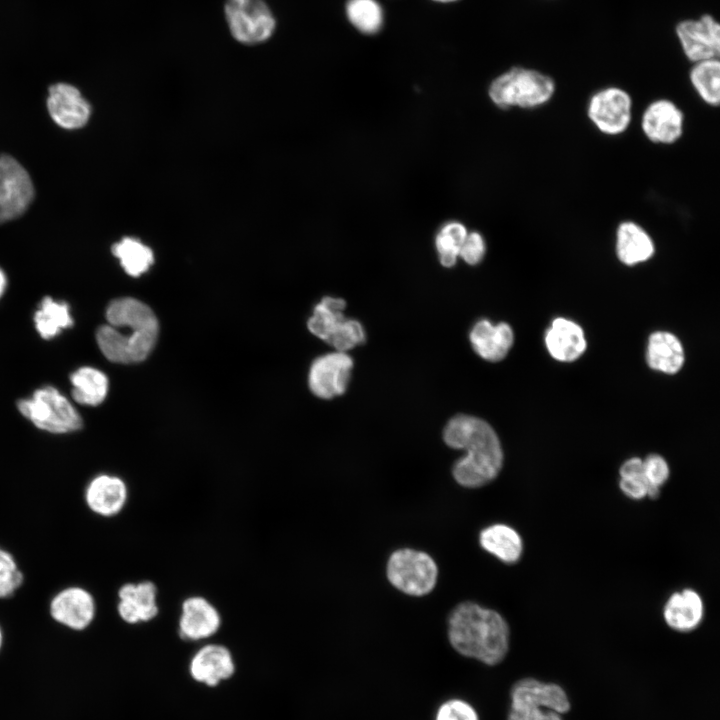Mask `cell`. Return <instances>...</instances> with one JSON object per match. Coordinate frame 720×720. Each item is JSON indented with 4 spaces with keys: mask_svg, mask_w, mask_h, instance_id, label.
Here are the masks:
<instances>
[{
    "mask_svg": "<svg viewBox=\"0 0 720 720\" xmlns=\"http://www.w3.org/2000/svg\"><path fill=\"white\" fill-rule=\"evenodd\" d=\"M108 324L98 328L96 340L110 361L131 364L143 361L152 351L159 331L154 312L143 302L118 298L106 309Z\"/></svg>",
    "mask_w": 720,
    "mask_h": 720,
    "instance_id": "obj_1",
    "label": "cell"
},
{
    "mask_svg": "<svg viewBox=\"0 0 720 720\" xmlns=\"http://www.w3.org/2000/svg\"><path fill=\"white\" fill-rule=\"evenodd\" d=\"M445 443L467 454L453 466L455 480L464 487L483 486L497 477L503 465V451L493 428L485 421L458 415L446 425Z\"/></svg>",
    "mask_w": 720,
    "mask_h": 720,
    "instance_id": "obj_2",
    "label": "cell"
},
{
    "mask_svg": "<svg viewBox=\"0 0 720 720\" xmlns=\"http://www.w3.org/2000/svg\"><path fill=\"white\" fill-rule=\"evenodd\" d=\"M448 637L461 655L487 665H496L509 649V627L496 611L472 602L453 609L448 621Z\"/></svg>",
    "mask_w": 720,
    "mask_h": 720,
    "instance_id": "obj_3",
    "label": "cell"
},
{
    "mask_svg": "<svg viewBox=\"0 0 720 720\" xmlns=\"http://www.w3.org/2000/svg\"><path fill=\"white\" fill-rule=\"evenodd\" d=\"M556 90L554 80L534 69L513 67L496 77L489 86V97L502 109H533L548 103Z\"/></svg>",
    "mask_w": 720,
    "mask_h": 720,
    "instance_id": "obj_4",
    "label": "cell"
},
{
    "mask_svg": "<svg viewBox=\"0 0 720 720\" xmlns=\"http://www.w3.org/2000/svg\"><path fill=\"white\" fill-rule=\"evenodd\" d=\"M17 407L37 428L50 433L73 432L83 424L72 403L52 386L37 389L30 398L18 401Z\"/></svg>",
    "mask_w": 720,
    "mask_h": 720,
    "instance_id": "obj_5",
    "label": "cell"
},
{
    "mask_svg": "<svg viewBox=\"0 0 720 720\" xmlns=\"http://www.w3.org/2000/svg\"><path fill=\"white\" fill-rule=\"evenodd\" d=\"M345 306L341 298L325 297L314 307L307 323L312 334L339 352H345L365 340L362 325L344 316Z\"/></svg>",
    "mask_w": 720,
    "mask_h": 720,
    "instance_id": "obj_6",
    "label": "cell"
},
{
    "mask_svg": "<svg viewBox=\"0 0 720 720\" xmlns=\"http://www.w3.org/2000/svg\"><path fill=\"white\" fill-rule=\"evenodd\" d=\"M437 573V566L428 554L412 549L395 551L387 564L390 583L413 596L429 593L436 584Z\"/></svg>",
    "mask_w": 720,
    "mask_h": 720,
    "instance_id": "obj_7",
    "label": "cell"
},
{
    "mask_svg": "<svg viewBox=\"0 0 720 720\" xmlns=\"http://www.w3.org/2000/svg\"><path fill=\"white\" fill-rule=\"evenodd\" d=\"M225 17L232 36L247 45L268 40L276 27L273 13L263 0H228Z\"/></svg>",
    "mask_w": 720,
    "mask_h": 720,
    "instance_id": "obj_8",
    "label": "cell"
},
{
    "mask_svg": "<svg viewBox=\"0 0 720 720\" xmlns=\"http://www.w3.org/2000/svg\"><path fill=\"white\" fill-rule=\"evenodd\" d=\"M633 102L630 94L619 87H606L595 92L587 105V116L603 134L618 136L629 127Z\"/></svg>",
    "mask_w": 720,
    "mask_h": 720,
    "instance_id": "obj_9",
    "label": "cell"
},
{
    "mask_svg": "<svg viewBox=\"0 0 720 720\" xmlns=\"http://www.w3.org/2000/svg\"><path fill=\"white\" fill-rule=\"evenodd\" d=\"M33 196V183L26 169L13 157L1 155L0 224L23 214Z\"/></svg>",
    "mask_w": 720,
    "mask_h": 720,
    "instance_id": "obj_10",
    "label": "cell"
},
{
    "mask_svg": "<svg viewBox=\"0 0 720 720\" xmlns=\"http://www.w3.org/2000/svg\"><path fill=\"white\" fill-rule=\"evenodd\" d=\"M96 610V600L92 593L77 585L61 589L49 603L51 618L73 631L87 629L95 619Z\"/></svg>",
    "mask_w": 720,
    "mask_h": 720,
    "instance_id": "obj_11",
    "label": "cell"
},
{
    "mask_svg": "<svg viewBox=\"0 0 720 720\" xmlns=\"http://www.w3.org/2000/svg\"><path fill=\"white\" fill-rule=\"evenodd\" d=\"M222 626L217 606L203 595H190L180 605L178 634L182 640L198 642L212 638Z\"/></svg>",
    "mask_w": 720,
    "mask_h": 720,
    "instance_id": "obj_12",
    "label": "cell"
},
{
    "mask_svg": "<svg viewBox=\"0 0 720 720\" xmlns=\"http://www.w3.org/2000/svg\"><path fill=\"white\" fill-rule=\"evenodd\" d=\"M676 34L685 56L692 62L718 58L720 54V26L714 17L705 14L699 19H687L676 26Z\"/></svg>",
    "mask_w": 720,
    "mask_h": 720,
    "instance_id": "obj_13",
    "label": "cell"
},
{
    "mask_svg": "<svg viewBox=\"0 0 720 720\" xmlns=\"http://www.w3.org/2000/svg\"><path fill=\"white\" fill-rule=\"evenodd\" d=\"M158 587L152 580L127 582L117 592L116 611L126 624L148 623L158 617Z\"/></svg>",
    "mask_w": 720,
    "mask_h": 720,
    "instance_id": "obj_14",
    "label": "cell"
},
{
    "mask_svg": "<svg viewBox=\"0 0 720 720\" xmlns=\"http://www.w3.org/2000/svg\"><path fill=\"white\" fill-rule=\"evenodd\" d=\"M353 366L345 352H333L317 358L311 365L308 383L319 398L330 399L345 392Z\"/></svg>",
    "mask_w": 720,
    "mask_h": 720,
    "instance_id": "obj_15",
    "label": "cell"
},
{
    "mask_svg": "<svg viewBox=\"0 0 720 720\" xmlns=\"http://www.w3.org/2000/svg\"><path fill=\"white\" fill-rule=\"evenodd\" d=\"M641 129L652 143L673 144L683 135L684 114L673 101L657 99L643 111Z\"/></svg>",
    "mask_w": 720,
    "mask_h": 720,
    "instance_id": "obj_16",
    "label": "cell"
},
{
    "mask_svg": "<svg viewBox=\"0 0 720 720\" xmlns=\"http://www.w3.org/2000/svg\"><path fill=\"white\" fill-rule=\"evenodd\" d=\"M129 488L119 476L101 473L94 476L84 490L88 509L103 518L119 515L128 503Z\"/></svg>",
    "mask_w": 720,
    "mask_h": 720,
    "instance_id": "obj_17",
    "label": "cell"
},
{
    "mask_svg": "<svg viewBox=\"0 0 720 720\" xmlns=\"http://www.w3.org/2000/svg\"><path fill=\"white\" fill-rule=\"evenodd\" d=\"M188 669L193 680L215 687L232 677L235 661L232 652L225 645L207 643L192 655Z\"/></svg>",
    "mask_w": 720,
    "mask_h": 720,
    "instance_id": "obj_18",
    "label": "cell"
},
{
    "mask_svg": "<svg viewBox=\"0 0 720 720\" xmlns=\"http://www.w3.org/2000/svg\"><path fill=\"white\" fill-rule=\"evenodd\" d=\"M47 108L53 121L65 129L83 127L91 114V107L80 91L67 83L49 88Z\"/></svg>",
    "mask_w": 720,
    "mask_h": 720,
    "instance_id": "obj_19",
    "label": "cell"
},
{
    "mask_svg": "<svg viewBox=\"0 0 720 720\" xmlns=\"http://www.w3.org/2000/svg\"><path fill=\"white\" fill-rule=\"evenodd\" d=\"M615 250L623 264L634 266L648 261L654 255L655 244L645 228L632 220H626L616 229Z\"/></svg>",
    "mask_w": 720,
    "mask_h": 720,
    "instance_id": "obj_20",
    "label": "cell"
},
{
    "mask_svg": "<svg viewBox=\"0 0 720 720\" xmlns=\"http://www.w3.org/2000/svg\"><path fill=\"white\" fill-rule=\"evenodd\" d=\"M546 347L558 361L571 362L579 358L586 349L582 328L575 322L556 318L546 331Z\"/></svg>",
    "mask_w": 720,
    "mask_h": 720,
    "instance_id": "obj_21",
    "label": "cell"
},
{
    "mask_svg": "<svg viewBox=\"0 0 720 720\" xmlns=\"http://www.w3.org/2000/svg\"><path fill=\"white\" fill-rule=\"evenodd\" d=\"M663 615L666 624L673 630L690 632L696 629L703 619V600L696 591L683 589L669 597Z\"/></svg>",
    "mask_w": 720,
    "mask_h": 720,
    "instance_id": "obj_22",
    "label": "cell"
},
{
    "mask_svg": "<svg viewBox=\"0 0 720 720\" xmlns=\"http://www.w3.org/2000/svg\"><path fill=\"white\" fill-rule=\"evenodd\" d=\"M512 328L504 322L492 325L488 320L478 321L471 330L470 341L475 352L488 361L502 360L513 344Z\"/></svg>",
    "mask_w": 720,
    "mask_h": 720,
    "instance_id": "obj_23",
    "label": "cell"
},
{
    "mask_svg": "<svg viewBox=\"0 0 720 720\" xmlns=\"http://www.w3.org/2000/svg\"><path fill=\"white\" fill-rule=\"evenodd\" d=\"M511 702L540 704L559 714L570 709L567 694L559 685L543 683L532 678L520 680L513 686Z\"/></svg>",
    "mask_w": 720,
    "mask_h": 720,
    "instance_id": "obj_24",
    "label": "cell"
},
{
    "mask_svg": "<svg viewBox=\"0 0 720 720\" xmlns=\"http://www.w3.org/2000/svg\"><path fill=\"white\" fill-rule=\"evenodd\" d=\"M647 363L652 369L667 374L678 372L684 363L681 342L669 332H654L648 341Z\"/></svg>",
    "mask_w": 720,
    "mask_h": 720,
    "instance_id": "obj_25",
    "label": "cell"
},
{
    "mask_svg": "<svg viewBox=\"0 0 720 720\" xmlns=\"http://www.w3.org/2000/svg\"><path fill=\"white\" fill-rule=\"evenodd\" d=\"M480 544L487 552L508 564L517 562L523 550L518 532L504 524H495L482 530Z\"/></svg>",
    "mask_w": 720,
    "mask_h": 720,
    "instance_id": "obj_26",
    "label": "cell"
},
{
    "mask_svg": "<svg viewBox=\"0 0 720 720\" xmlns=\"http://www.w3.org/2000/svg\"><path fill=\"white\" fill-rule=\"evenodd\" d=\"M70 381L73 399L79 404L97 406L106 398L108 379L96 368L81 367L71 374Z\"/></svg>",
    "mask_w": 720,
    "mask_h": 720,
    "instance_id": "obj_27",
    "label": "cell"
},
{
    "mask_svg": "<svg viewBox=\"0 0 720 720\" xmlns=\"http://www.w3.org/2000/svg\"><path fill=\"white\" fill-rule=\"evenodd\" d=\"M111 250L124 271L132 277L145 273L154 263L153 250L135 237L122 238Z\"/></svg>",
    "mask_w": 720,
    "mask_h": 720,
    "instance_id": "obj_28",
    "label": "cell"
},
{
    "mask_svg": "<svg viewBox=\"0 0 720 720\" xmlns=\"http://www.w3.org/2000/svg\"><path fill=\"white\" fill-rule=\"evenodd\" d=\"M344 9L347 20L359 33L371 36L383 29L385 13L377 0H347Z\"/></svg>",
    "mask_w": 720,
    "mask_h": 720,
    "instance_id": "obj_29",
    "label": "cell"
},
{
    "mask_svg": "<svg viewBox=\"0 0 720 720\" xmlns=\"http://www.w3.org/2000/svg\"><path fill=\"white\" fill-rule=\"evenodd\" d=\"M34 323L37 332L42 338L51 339L63 329L71 327L73 318L70 315L67 303L45 297L34 315Z\"/></svg>",
    "mask_w": 720,
    "mask_h": 720,
    "instance_id": "obj_30",
    "label": "cell"
},
{
    "mask_svg": "<svg viewBox=\"0 0 720 720\" xmlns=\"http://www.w3.org/2000/svg\"><path fill=\"white\" fill-rule=\"evenodd\" d=\"M690 82L703 102L718 106L720 102V62L718 58L695 63Z\"/></svg>",
    "mask_w": 720,
    "mask_h": 720,
    "instance_id": "obj_31",
    "label": "cell"
},
{
    "mask_svg": "<svg viewBox=\"0 0 720 720\" xmlns=\"http://www.w3.org/2000/svg\"><path fill=\"white\" fill-rule=\"evenodd\" d=\"M620 490L629 498L640 500L644 497L655 499L653 491L643 473V460L633 457L620 467Z\"/></svg>",
    "mask_w": 720,
    "mask_h": 720,
    "instance_id": "obj_32",
    "label": "cell"
},
{
    "mask_svg": "<svg viewBox=\"0 0 720 720\" xmlns=\"http://www.w3.org/2000/svg\"><path fill=\"white\" fill-rule=\"evenodd\" d=\"M467 235L464 225L458 222H449L441 228L436 236L435 244L443 266L451 267L455 264Z\"/></svg>",
    "mask_w": 720,
    "mask_h": 720,
    "instance_id": "obj_33",
    "label": "cell"
},
{
    "mask_svg": "<svg viewBox=\"0 0 720 720\" xmlns=\"http://www.w3.org/2000/svg\"><path fill=\"white\" fill-rule=\"evenodd\" d=\"M23 582L24 575L15 557L0 547V599L13 596Z\"/></svg>",
    "mask_w": 720,
    "mask_h": 720,
    "instance_id": "obj_34",
    "label": "cell"
},
{
    "mask_svg": "<svg viewBox=\"0 0 720 720\" xmlns=\"http://www.w3.org/2000/svg\"><path fill=\"white\" fill-rule=\"evenodd\" d=\"M643 473L655 498H657L661 486L665 484L670 473L666 460L658 454L648 455L643 460Z\"/></svg>",
    "mask_w": 720,
    "mask_h": 720,
    "instance_id": "obj_35",
    "label": "cell"
},
{
    "mask_svg": "<svg viewBox=\"0 0 720 720\" xmlns=\"http://www.w3.org/2000/svg\"><path fill=\"white\" fill-rule=\"evenodd\" d=\"M508 720H562L559 713L539 704L511 702Z\"/></svg>",
    "mask_w": 720,
    "mask_h": 720,
    "instance_id": "obj_36",
    "label": "cell"
},
{
    "mask_svg": "<svg viewBox=\"0 0 720 720\" xmlns=\"http://www.w3.org/2000/svg\"><path fill=\"white\" fill-rule=\"evenodd\" d=\"M435 720H479L474 707L462 699H450L442 703Z\"/></svg>",
    "mask_w": 720,
    "mask_h": 720,
    "instance_id": "obj_37",
    "label": "cell"
},
{
    "mask_svg": "<svg viewBox=\"0 0 720 720\" xmlns=\"http://www.w3.org/2000/svg\"><path fill=\"white\" fill-rule=\"evenodd\" d=\"M484 254L485 242L483 237L477 232L468 234L460 248L459 256L466 263L476 265L482 260Z\"/></svg>",
    "mask_w": 720,
    "mask_h": 720,
    "instance_id": "obj_38",
    "label": "cell"
},
{
    "mask_svg": "<svg viewBox=\"0 0 720 720\" xmlns=\"http://www.w3.org/2000/svg\"><path fill=\"white\" fill-rule=\"evenodd\" d=\"M7 286V277L4 271L0 268V297L3 295Z\"/></svg>",
    "mask_w": 720,
    "mask_h": 720,
    "instance_id": "obj_39",
    "label": "cell"
},
{
    "mask_svg": "<svg viewBox=\"0 0 720 720\" xmlns=\"http://www.w3.org/2000/svg\"><path fill=\"white\" fill-rule=\"evenodd\" d=\"M431 1L436 2V3H440V4H449V3L457 2V1H459V0H431Z\"/></svg>",
    "mask_w": 720,
    "mask_h": 720,
    "instance_id": "obj_40",
    "label": "cell"
},
{
    "mask_svg": "<svg viewBox=\"0 0 720 720\" xmlns=\"http://www.w3.org/2000/svg\"><path fill=\"white\" fill-rule=\"evenodd\" d=\"M2 645H3V631H2L1 626H0V650H1V648H2Z\"/></svg>",
    "mask_w": 720,
    "mask_h": 720,
    "instance_id": "obj_41",
    "label": "cell"
}]
</instances>
